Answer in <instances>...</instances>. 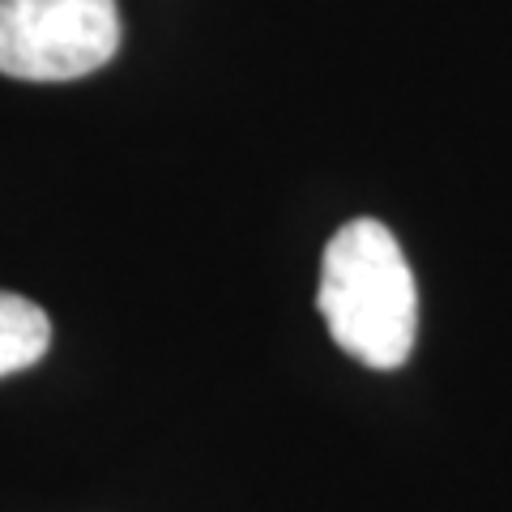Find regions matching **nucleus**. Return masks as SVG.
Returning a JSON list of instances; mask_svg holds the SVG:
<instances>
[{
  "instance_id": "f257e3e1",
  "label": "nucleus",
  "mask_w": 512,
  "mask_h": 512,
  "mask_svg": "<svg viewBox=\"0 0 512 512\" xmlns=\"http://www.w3.org/2000/svg\"><path fill=\"white\" fill-rule=\"evenodd\" d=\"M316 308L329 338L372 372H397L414 355L419 286L384 222L355 218L325 244Z\"/></svg>"
},
{
  "instance_id": "f03ea898",
  "label": "nucleus",
  "mask_w": 512,
  "mask_h": 512,
  "mask_svg": "<svg viewBox=\"0 0 512 512\" xmlns=\"http://www.w3.org/2000/svg\"><path fill=\"white\" fill-rule=\"evenodd\" d=\"M120 52L116 0H0V73L73 82Z\"/></svg>"
},
{
  "instance_id": "7ed1b4c3",
  "label": "nucleus",
  "mask_w": 512,
  "mask_h": 512,
  "mask_svg": "<svg viewBox=\"0 0 512 512\" xmlns=\"http://www.w3.org/2000/svg\"><path fill=\"white\" fill-rule=\"evenodd\" d=\"M52 346V325L39 303L0 291V376L35 367Z\"/></svg>"
}]
</instances>
